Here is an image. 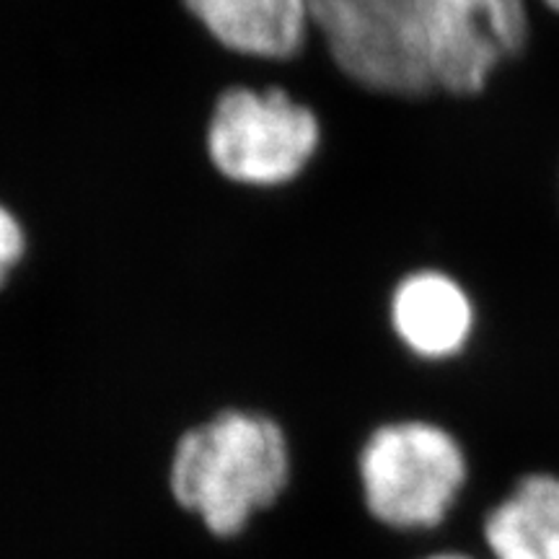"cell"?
Segmentation results:
<instances>
[{
  "label": "cell",
  "mask_w": 559,
  "mask_h": 559,
  "mask_svg": "<svg viewBox=\"0 0 559 559\" xmlns=\"http://www.w3.org/2000/svg\"><path fill=\"white\" fill-rule=\"evenodd\" d=\"M311 29L345 79L386 96L432 88L419 0H309Z\"/></svg>",
  "instance_id": "obj_4"
},
{
  "label": "cell",
  "mask_w": 559,
  "mask_h": 559,
  "mask_svg": "<svg viewBox=\"0 0 559 559\" xmlns=\"http://www.w3.org/2000/svg\"><path fill=\"white\" fill-rule=\"evenodd\" d=\"M389 319L412 355L436 362L464 353L477 324L469 293L440 270H417L402 277L391 293Z\"/></svg>",
  "instance_id": "obj_7"
},
{
  "label": "cell",
  "mask_w": 559,
  "mask_h": 559,
  "mask_svg": "<svg viewBox=\"0 0 559 559\" xmlns=\"http://www.w3.org/2000/svg\"><path fill=\"white\" fill-rule=\"evenodd\" d=\"M425 559H472L469 555H459V551H440V555L425 557Z\"/></svg>",
  "instance_id": "obj_10"
},
{
  "label": "cell",
  "mask_w": 559,
  "mask_h": 559,
  "mask_svg": "<svg viewBox=\"0 0 559 559\" xmlns=\"http://www.w3.org/2000/svg\"><path fill=\"white\" fill-rule=\"evenodd\" d=\"M432 88L469 96L528 41V0H419Z\"/></svg>",
  "instance_id": "obj_5"
},
{
  "label": "cell",
  "mask_w": 559,
  "mask_h": 559,
  "mask_svg": "<svg viewBox=\"0 0 559 559\" xmlns=\"http://www.w3.org/2000/svg\"><path fill=\"white\" fill-rule=\"evenodd\" d=\"M321 148V120L280 86H223L202 124L210 171L241 190H280L304 177Z\"/></svg>",
  "instance_id": "obj_2"
},
{
  "label": "cell",
  "mask_w": 559,
  "mask_h": 559,
  "mask_svg": "<svg viewBox=\"0 0 559 559\" xmlns=\"http://www.w3.org/2000/svg\"><path fill=\"white\" fill-rule=\"evenodd\" d=\"M293 459L283 425L257 409H218L181 432L169 489L210 534L230 539L283 498Z\"/></svg>",
  "instance_id": "obj_1"
},
{
  "label": "cell",
  "mask_w": 559,
  "mask_h": 559,
  "mask_svg": "<svg viewBox=\"0 0 559 559\" xmlns=\"http://www.w3.org/2000/svg\"><path fill=\"white\" fill-rule=\"evenodd\" d=\"M544 5H547V9L555 13V16H559V0H542Z\"/></svg>",
  "instance_id": "obj_11"
},
{
  "label": "cell",
  "mask_w": 559,
  "mask_h": 559,
  "mask_svg": "<svg viewBox=\"0 0 559 559\" xmlns=\"http://www.w3.org/2000/svg\"><path fill=\"white\" fill-rule=\"evenodd\" d=\"M202 34L243 60L288 62L311 32L309 0H179Z\"/></svg>",
  "instance_id": "obj_6"
},
{
  "label": "cell",
  "mask_w": 559,
  "mask_h": 559,
  "mask_svg": "<svg viewBox=\"0 0 559 559\" xmlns=\"http://www.w3.org/2000/svg\"><path fill=\"white\" fill-rule=\"evenodd\" d=\"M32 251L29 228L13 205L0 200V293L9 290Z\"/></svg>",
  "instance_id": "obj_9"
},
{
  "label": "cell",
  "mask_w": 559,
  "mask_h": 559,
  "mask_svg": "<svg viewBox=\"0 0 559 559\" xmlns=\"http://www.w3.org/2000/svg\"><path fill=\"white\" fill-rule=\"evenodd\" d=\"M368 513L396 531H430L449 519L469 461L459 438L428 419H396L370 432L358 453Z\"/></svg>",
  "instance_id": "obj_3"
},
{
  "label": "cell",
  "mask_w": 559,
  "mask_h": 559,
  "mask_svg": "<svg viewBox=\"0 0 559 559\" xmlns=\"http://www.w3.org/2000/svg\"><path fill=\"white\" fill-rule=\"evenodd\" d=\"M492 559H559V477L528 474L485 519Z\"/></svg>",
  "instance_id": "obj_8"
}]
</instances>
